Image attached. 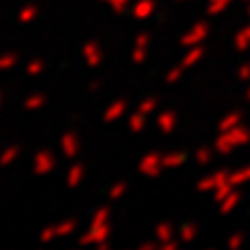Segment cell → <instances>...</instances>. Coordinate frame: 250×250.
Returning a JSON list of instances; mask_svg holds the SVG:
<instances>
[{"label":"cell","mask_w":250,"mask_h":250,"mask_svg":"<svg viewBox=\"0 0 250 250\" xmlns=\"http://www.w3.org/2000/svg\"><path fill=\"white\" fill-rule=\"evenodd\" d=\"M250 143V129L246 125H237V127L229 129V132H220L215 138V151L222 156H229L235 147H242Z\"/></svg>","instance_id":"obj_1"},{"label":"cell","mask_w":250,"mask_h":250,"mask_svg":"<svg viewBox=\"0 0 250 250\" xmlns=\"http://www.w3.org/2000/svg\"><path fill=\"white\" fill-rule=\"evenodd\" d=\"M75 230H77V222L75 220H62L53 226H46V229L40 233V242L51 244L53 239H57V237H68V235H73Z\"/></svg>","instance_id":"obj_2"},{"label":"cell","mask_w":250,"mask_h":250,"mask_svg":"<svg viewBox=\"0 0 250 250\" xmlns=\"http://www.w3.org/2000/svg\"><path fill=\"white\" fill-rule=\"evenodd\" d=\"M163 169H165L163 154H158V151H147V154L138 160V171H141V176L149 178V180L158 178Z\"/></svg>","instance_id":"obj_3"},{"label":"cell","mask_w":250,"mask_h":250,"mask_svg":"<svg viewBox=\"0 0 250 250\" xmlns=\"http://www.w3.org/2000/svg\"><path fill=\"white\" fill-rule=\"evenodd\" d=\"M57 167V158L55 154H53L51 149H38L33 156V173L40 178L48 176V173H53Z\"/></svg>","instance_id":"obj_4"},{"label":"cell","mask_w":250,"mask_h":250,"mask_svg":"<svg viewBox=\"0 0 250 250\" xmlns=\"http://www.w3.org/2000/svg\"><path fill=\"white\" fill-rule=\"evenodd\" d=\"M110 239V224H90V229L79 237V246H99V244Z\"/></svg>","instance_id":"obj_5"},{"label":"cell","mask_w":250,"mask_h":250,"mask_svg":"<svg viewBox=\"0 0 250 250\" xmlns=\"http://www.w3.org/2000/svg\"><path fill=\"white\" fill-rule=\"evenodd\" d=\"M208 33H211V24H208L207 20H200V22H195V24L191 26L185 35H182L180 44L182 46H187V48L195 46V44H202L204 40L208 38Z\"/></svg>","instance_id":"obj_6"},{"label":"cell","mask_w":250,"mask_h":250,"mask_svg":"<svg viewBox=\"0 0 250 250\" xmlns=\"http://www.w3.org/2000/svg\"><path fill=\"white\" fill-rule=\"evenodd\" d=\"M229 176H230L229 169H217V171H213L211 176H204L202 180H198L195 189H198L200 193H213V191H215L222 182L229 180Z\"/></svg>","instance_id":"obj_7"},{"label":"cell","mask_w":250,"mask_h":250,"mask_svg":"<svg viewBox=\"0 0 250 250\" xmlns=\"http://www.w3.org/2000/svg\"><path fill=\"white\" fill-rule=\"evenodd\" d=\"M82 57L90 68H99L104 64V48H101V44L97 40H88L82 46Z\"/></svg>","instance_id":"obj_8"},{"label":"cell","mask_w":250,"mask_h":250,"mask_svg":"<svg viewBox=\"0 0 250 250\" xmlns=\"http://www.w3.org/2000/svg\"><path fill=\"white\" fill-rule=\"evenodd\" d=\"M60 145H62V154H64L68 160L75 158V156L79 154V149H82V141H79V136L73 132V129H68V132L62 134Z\"/></svg>","instance_id":"obj_9"},{"label":"cell","mask_w":250,"mask_h":250,"mask_svg":"<svg viewBox=\"0 0 250 250\" xmlns=\"http://www.w3.org/2000/svg\"><path fill=\"white\" fill-rule=\"evenodd\" d=\"M127 112V101L125 99H117L105 108L104 112V123H117L119 119H123V114Z\"/></svg>","instance_id":"obj_10"},{"label":"cell","mask_w":250,"mask_h":250,"mask_svg":"<svg viewBox=\"0 0 250 250\" xmlns=\"http://www.w3.org/2000/svg\"><path fill=\"white\" fill-rule=\"evenodd\" d=\"M156 125H158V129L163 134H171L173 129H176V125H178L176 110H163V112L156 117Z\"/></svg>","instance_id":"obj_11"},{"label":"cell","mask_w":250,"mask_h":250,"mask_svg":"<svg viewBox=\"0 0 250 250\" xmlns=\"http://www.w3.org/2000/svg\"><path fill=\"white\" fill-rule=\"evenodd\" d=\"M156 13V0H136L132 7V16L136 20H149Z\"/></svg>","instance_id":"obj_12"},{"label":"cell","mask_w":250,"mask_h":250,"mask_svg":"<svg viewBox=\"0 0 250 250\" xmlns=\"http://www.w3.org/2000/svg\"><path fill=\"white\" fill-rule=\"evenodd\" d=\"M83 178H86V165L73 163L68 167V171H66V185H68V189H75V187H79L83 182Z\"/></svg>","instance_id":"obj_13"},{"label":"cell","mask_w":250,"mask_h":250,"mask_svg":"<svg viewBox=\"0 0 250 250\" xmlns=\"http://www.w3.org/2000/svg\"><path fill=\"white\" fill-rule=\"evenodd\" d=\"M46 101L48 99L44 92H31V95L22 101V108H24L26 112H38V110H42L44 105H46Z\"/></svg>","instance_id":"obj_14"},{"label":"cell","mask_w":250,"mask_h":250,"mask_svg":"<svg viewBox=\"0 0 250 250\" xmlns=\"http://www.w3.org/2000/svg\"><path fill=\"white\" fill-rule=\"evenodd\" d=\"M204 53H207V51H204L202 44H195V46H189L187 55L182 57V66H185V68H193V66L198 64V62L204 57Z\"/></svg>","instance_id":"obj_15"},{"label":"cell","mask_w":250,"mask_h":250,"mask_svg":"<svg viewBox=\"0 0 250 250\" xmlns=\"http://www.w3.org/2000/svg\"><path fill=\"white\" fill-rule=\"evenodd\" d=\"M20 154H22V149H20V145H7L2 151H0V167H9V165H13L18 158H20Z\"/></svg>","instance_id":"obj_16"},{"label":"cell","mask_w":250,"mask_h":250,"mask_svg":"<svg viewBox=\"0 0 250 250\" xmlns=\"http://www.w3.org/2000/svg\"><path fill=\"white\" fill-rule=\"evenodd\" d=\"M154 237L158 239L160 244L169 242V239L176 237V229H173L171 222H158V224H156V229H154Z\"/></svg>","instance_id":"obj_17"},{"label":"cell","mask_w":250,"mask_h":250,"mask_svg":"<svg viewBox=\"0 0 250 250\" xmlns=\"http://www.w3.org/2000/svg\"><path fill=\"white\" fill-rule=\"evenodd\" d=\"M239 200H242V193H239L237 189H233V191H230V193L220 202V213H222V215H229V213H233L235 208H237Z\"/></svg>","instance_id":"obj_18"},{"label":"cell","mask_w":250,"mask_h":250,"mask_svg":"<svg viewBox=\"0 0 250 250\" xmlns=\"http://www.w3.org/2000/svg\"><path fill=\"white\" fill-rule=\"evenodd\" d=\"M38 16H40V7L35 2H29L18 11V22H20V24H31V22H35Z\"/></svg>","instance_id":"obj_19"},{"label":"cell","mask_w":250,"mask_h":250,"mask_svg":"<svg viewBox=\"0 0 250 250\" xmlns=\"http://www.w3.org/2000/svg\"><path fill=\"white\" fill-rule=\"evenodd\" d=\"M242 119H244L242 110L229 112L220 123H217V129H220V132H229V129H233V127H237V125H242Z\"/></svg>","instance_id":"obj_20"},{"label":"cell","mask_w":250,"mask_h":250,"mask_svg":"<svg viewBox=\"0 0 250 250\" xmlns=\"http://www.w3.org/2000/svg\"><path fill=\"white\" fill-rule=\"evenodd\" d=\"M187 163V154L185 151H169V154H163V165L165 169H178Z\"/></svg>","instance_id":"obj_21"},{"label":"cell","mask_w":250,"mask_h":250,"mask_svg":"<svg viewBox=\"0 0 250 250\" xmlns=\"http://www.w3.org/2000/svg\"><path fill=\"white\" fill-rule=\"evenodd\" d=\"M233 44H235V48H237L239 53H246V48H250V24L242 26V29L235 33Z\"/></svg>","instance_id":"obj_22"},{"label":"cell","mask_w":250,"mask_h":250,"mask_svg":"<svg viewBox=\"0 0 250 250\" xmlns=\"http://www.w3.org/2000/svg\"><path fill=\"white\" fill-rule=\"evenodd\" d=\"M127 127H129V132H134V134H141L143 129L147 127V119H145V114L143 112H132L129 114V119H127Z\"/></svg>","instance_id":"obj_23"},{"label":"cell","mask_w":250,"mask_h":250,"mask_svg":"<svg viewBox=\"0 0 250 250\" xmlns=\"http://www.w3.org/2000/svg\"><path fill=\"white\" fill-rule=\"evenodd\" d=\"M178 237H180L182 244H191L195 237H198V224H193V222H187V224H182L180 230H178Z\"/></svg>","instance_id":"obj_24"},{"label":"cell","mask_w":250,"mask_h":250,"mask_svg":"<svg viewBox=\"0 0 250 250\" xmlns=\"http://www.w3.org/2000/svg\"><path fill=\"white\" fill-rule=\"evenodd\" d=\"M229 182L233 187H239V185H246V182H250V165H246V167H242V169H235V171H230Z\"/></svg>","instance_id":"obj_25"},{"label":"cell","mask_w":250,"mask_h":250,"mask_svg":"<svg viewBox=\"0 0 250 250\" xmlns=\"http://www.w3.org/2000/svg\"><path fill=\"white\" fill-rule=\"evenodd\" d=\"M18 62H20V55H18V53H13V51L2 53V55H0V73H7V70L16 68Z\"/></svg>","instance_id":"obj_26"},{"label":"cell","mask_w":250,"mask_h":250,"mask_svg":"<svg viewBox=\"0 0 250 250\" xmlns=\"http://www.w3.org/2000/svg\"><path fill=\"white\" fill-rule=\"evenodd\" d=\"M44 68H46L44 60H40V57H33V60L26 64V75H29V77H40V75L44 73Z\"/></svg>","instance_id":"obj_27"},{"label":"cell","mask_w":250,"mask_h":250,"mask_svg":"<svg viewBox=\"0 0 250 250\" xmlns=\"http://www.w3.org/2000/svg\"><path fill=\"white\" fill-rule=\"evenodd\" d=\"M193 158H195V163H198L200 167H204V165H208L213 160V149L211 147H200V149L195 151Z\"/></svg>","instance_id":"obj_28"},{"label":"cell","mask_w":250,"mask_h":250,"mask_svg":"<svg viewBox=\"0 0 250 250\" xmlns=\"http://www.w3.org/2000/svg\"><path fill=\"white\" fill-rule=\"evenodd\" d=\"M154 110H158V99H156V97H147V99H143L141 104H138V112H143L145 117L151 114Z\"/></svg>","instance_id":"obj_29"},{"label":"cell","mask_w":250,"mask_h":250,"mask_svg":"<svg viewBox=\"0 0 250 250\" xmlns=\"http://www.w3.org/2000/svg\"><path fill=\"white\" fill-rule=\"evenodd\" d=\"M235 189V187L233 185H230V182L229 180H226V182H222V185L220 187H217V189L215 191H213V200H215V202L217 204H220L222 202V200H224L226 198V195H229L230 193V191H233Z\"/></svg>","instance_id":"obj_30"},{"label":"cell","mask_w":250,"mask_h":250,"mask_svg":"<svg viewBox=\"0 0 250 250\" xmlns=\"http://www.w3.org/2000/svg\"><path fill=\"white\" fill-rule=\"evenodd\" d=\"M244 242H246V235L239 230V233H233L229 239H226V248L229 250H239L244 246Z\"/></svg>","instance_id":"obj_31"},{"label":"cell","mask_w":250,"mask_h":250,"mask_svg":"<svg viewBox=\"0 0 250 250\" xmlns=\"http://www.w3.org/2000/svg\"><path fill=\"white\" fill-rule=\"evenodd\" d=\"M125 191H127V182L125 180H119L117 185L110 189V193H108V198L112 200V202H117V200H121L123 195H125Z\"/></svg>","instance_id":"obj_32"},{"label":"cell","mask_w":250,"mask_h":250,"mask_svg":"<svg viewBox=\"0 0 250 250\" xmlns=\"http://www.w3.org/2000/svg\"><path fill=\"white\" fill-rule=\"evenodd\" d=\"M229 4L230 2H222V0H208L207 11H208V16H220L224 9H229Z\"/></svg>","instance_id":"obj_33"},{"label":"cell","mask_w":250,"mask_h":250,"mask_svg":"<svg viewBox=\"0 0 250 250\" xmlns=\"http://www.w3.org/2000/svg\"><path fill=\"white\" fill-rule=\"evenodd\" d=\"M108 220H110V208L108 207H101V208H97V211H95L90 224H104V222H108Z\"/></svg>","instance_id":"obj_34"},{"label":"cell","mask_w":250,"mask_h":250,"mask_svg":"<svg viewBox=\"0 0 250 250\" xmlns=\"http://www.w3.org/2000/svg\"><path fill=\"white\" fill-rule=\"evenodd\" d=\"M182 73H185V66H176V68H171V70H169V73H167V77H165V82H167V83H176L178 82V79H180L182 77Z\"/></svg>","instance_id":"obj_35"},{"label":"cell","mask_w":250,"mask_h":250,"mask_svg":"<svg viewBox=\"0 0 250 250\" xmlns=\"http://www.w3.org/2000/svg\"><path fill=\"white\" fill-rule=\"evenodd\" d=\"M145 60H147V48L134 46V53H132V62H134V64H143Z\"/></svg>","instance_id":"obj_36"},{"label":"cell","mask_w":250,"mask_h":250,"mask_svg":"<svg viewBox=\"0 0 250 250\" xmlns=\"http://www.w3.org/2000/svg\"><path fill=\"white\" fill-rule=\"evenodd\" d=\"M132 2V0H110V7H112V11L114 13H123L125 9H127V4Z\"/></svg>","instance_id":"obj_37"},{"label":"cell","mask_w":250,"mask_h":250,"mask_svg":"<svg viewBox=\"0 0 250 250\" xmlns=\"http://www.w3.org/2000/svg\"><path fill=\"white\" fill-rule=\"evenodd\" d=\"M149 33H138L136 38H134V46H138V48H147L149 46Z\"/></svg>","instance_id":"obj_38"},{"label":"cell","mask_w":250,"mask_h":250,"mask_svg":"<svg viewBox=\"0 0 250 250\" xmlns=\"http://www.w3.org/2000/svg\"><path fill=\"white\" fill-rule=\"evenodd\" d=\"M237 77L242 79V82H250V62H246V64L239 66L237 70Z\"/></svg>","instance_id":"obj_39"},{"label":"cell","mask_w":250,"mask_h":250,"mask_svg":"<svg viewBox=\"0 0 250 250\" xmlns=\"http://www.w3.org/2000/svg\"><path fill=\"white\" fill-rule=\"evenodd\" d=\"M180 239H176V237H173V239H169V242H163V244H160V250H178V248H180Z\"/></svg>","instance_id":"obj_40"},{"label":"cell","mask_w":250,"mask_h":250,"mask_svg":"<svg viewBox=\"0 0 250 250\" xmlns=\"http://www.w3.org/2000/svg\"><path fill=\"white\" fill-rule=\"evenodd\" d=\"M138 250H160V242H141L138 244Z\"/></svg>","instance_id":"obj_41"},{"label":"cell","mask_w":250,"mask_h":250,"mask_svg":"<svg viewBox=\"0 0 250 250\" xmlns=\"http://www.w3.org/2000/svg\"><path fill=\"white\" fill-rule=\"evenodd\" d=\"M99 90V83H90V92H97Z\"/></svg>","instance_id":"obj_42"},{"label":"cell","mask_w":250,"mask_h":250,"mask_svg":"<svg viewBox=\"0 0 250 250\" xmlns=\"http://www.w3.org/2000/svg\"><path fill=\"white\" fill-rule=\"evenodd\" d=\"M244 97H246V101H248V104H250V86L246 88V92H244Z\"/></svg>","instance_id":"obj_43"},{"label":"cell","mask_w":250,"mask_h":250,"mask_svg":"<svg viewBox=\"0 0 250 250\" xmlns=\"http://www.w3.org/2000/svg\"><path fill=\"white\" fill-rule=\"evenodd\" d=\"M0 108H2V90H0Z\"/></svg>","instance_id":"obj_44"},{"label":"cell","mask_w":250,"mask_h":250,"mask_svg":"<svg viewBox=\"0 0 250 250\" xmlns=\"http://www.w3.org/2000/svg\"><path fill=\"white\" fill-rule=\"evenodd\" d=\"M99 2H105V4H108V2H110V0H99Z\"/></svg>","instance_id":"obj_45"},{"label":"cell","mask_w":250,"mask_h":250,"mask_svg":"<svg viewBox=\"0 0 250 250\" xmlns=\"http://www.w3.org/2000/svg\"><path fill=\"white\" fill-rule=\"evenodd\" d=\"M248 18H250V2H248Z\"/></svg>","instance_id":"obj_46"},{"label":"cell","mask_w":250,"mask_h":250,"mask_svg":"<svg viewBox=\"0 0 250 250\" xmlns=\"http://www.w3.org/2000/svg\"><path fill=\"white\" fill-rule=\"evenodd\" d=\"M178 2H189V0H178Z\"/></svg>","instance_id":"obj_47"},{"label":"cell","mask_w":250,"mask_h":250,"mask_svg":"<svg viewBox=\"0 0 250 250\" xmlns=\"http://www.w3.org/2000/svg\"><path fill=\"white\" fill-rule=\"evenodd\" d=\"M222 2H230V0H222Z\"/></svg>","instance_id":"obj_48"}]
</instances>
